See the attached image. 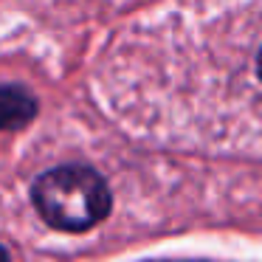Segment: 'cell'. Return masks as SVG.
Listing matches in <instances>:
<instances>
[{"label":"cell","instance_id":"277c9868","mask_svg":"<svg viewBox=\"0 0 262 262\" xmlns=\"http://www.w3.org/2000/svg\"><path fill=\"white\" fill-rule=\"evenodd\" d=\"M256 76H259V82H262V48H259V54H256Z\"/></svg>","mask_w":262,"mask_h":262},{"label":"cell","instance_id":"6da1fadb","mask_svg":"<svg viewBox=\"0 0 262 262\" xmlns=\"http://www.w3.org/2000/svg\"><path fill=\"white\" fill-rule=\"evenodd\" d=\"M31 203L51 228L82 234L110 214L113 192L93 166L62 164L31 183Z\"/></svg>","mask_w":262,"mask_h":262},{"label":"cell","instance_id":"3957f363","mask_svg":"<svg viewBox=\"0 0 262 262\" xmlns=\"http://www.w3.org/2000/svg\"><path fill=\"white\" fill-rule=\"evenodd\" d=\"M0 262H12V254H9L6 245H0Z\"/></svg>","mask_w":262,"mask_h":262},{"label":"cell","instance_id":"7a4b0ae2","mask_svg":"<svg viewBox=\"0 0 262 262\" xmlns=\"http://www.w3.org/2000/svg\"><path fill=\"white\" fill-rule=\"evenodd\" d=\"M40 113L37 96L23 85H0V130L17 133L26 130Z\"/></svg>","mask_w":262,"mask_h":262}]
</instances>
